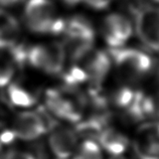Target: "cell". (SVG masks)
Segmentation results:
<instances>
[{
    "mask_svg": "<svg viewBox=\"0 0 159 159\" xmlns=\"http://www.w3.org/2000/svg\"><path fill=\"white\" fill-rule=\"evenodd\" d=\"M28 28L32 32L61 33L65 30L66 21L57 15V9L51 0H28L24 10Z\"/></svg>",
    "mask_w": 159,
    "mask_h": 159,
    "instance_id": "6da1fadb",
    "label": "cell"
},
{
    "mask_svg": "<svg viewBox=\"0 0 159 159\" xmlns=\"http://www.w3.org/2000/svg\"><path fill=\"white\" fill-rule=\"evenodd\" d=\"M66 52L69 51L75 61H79L92 51L94 43V29L92 24L85 17L74 16L66 20L65 24Z\"/></svg>",
    "mask_w": 159,
    "mask_h": 159,
    "instance_id": "7a4b0ae2",
    "label": "cell"
},
{
    "mask_svg": "<svg viewBox=\"0 0 159 159\" xmlns=\"http://www.w3.org/2000/svg\"><path fill=\"white\" fill-rule=\"evenodd\" d=\"M26 57L33 68L48 75H58L64 70L66 52L64 45L57 43L37 44L29 48Z\"/></svg>",
    "mask_w": 159,
    "mask_h": 159,
    "instance_id": "3957f363",
    "label": "cell"
},
{
    "mask_svg": "<svg viewBox=\"0 0 159 159\" xmlns=\"http://www.w3.org/2000/svg\"><path fill=\"white\" fill-rule=\"evenodd\" d=\"M111 57L122 75L130 79H138L147 75L153 61L146 52L135 48H112Z\"/></svg>",
    "mask_w": 159,
    "mask_h": 159,
    "instance_id": "277c9868",
    "label": "cell"
},
{
    "mask_svg": "<svg viewBox=\"0 0 159 159\" xmlns=\"http://www.w3.org/2000/svg\"><path fill=\"white\" fill-rule=\"evenodd\" d=\"M45 104L48 110L60 119L70 123L82 120L84 101L81 97L58 90H48L45 94Z\"/></svg>",
    "mask_w": 159,
    "mask_h": 159,
    "instance_id": "5b68a950",
    "label": "cell"
},
{
    "mask_svg": "<svg viewBox=\"0 0 159 159\" xmlns=\"http://www.w3.org/2000/svg\"><path fill=\"white\" fill-rule=\"evenodd\" d=\"M135 26L142 43L152 51L159 52V8L140 9L136 14Z\"/></svg>",
    "mask_w": 159,
    "mask_h": 159,
    "instance_id": "8992f818",
    "label": "cell"
},
{
    "mask_svg": "<svg viewBox=\"0 0 159 159\" xmlns=\"http://www.w3.org/2000/svg\"><path fill=\"white\" fill-rule=\"evenodd\" d=\"M48 130V122L43 115L35 112H21L15 117L10 132L14 138L32 141L39 139Z\"/></svg>",
    "mask_w": 159,
    "mask_h": 159,
    "instance_id": "52a82bcc",
    "label": "cell"
},
{
    "mask_svg": "<svg viewBox=\"0 0 159 159\" xmlns=\"http://www.w3.org/2000/svg\"><path fill=\"white\" fill-rule=\"evenodd\" d=\"M103 36L112 48H118L132 35V24L127 17L119 13L106 16L102 27Z\"/></svg>",
    "mask_w": 159,
    "mask_h": 159,
    "instance_id": "ba28073f",
    "label": "cell"
},
{
    "mask_svg": "<svg viewBox=\"0 0 159 159\" xmlns=\"http://www.w3.org/2000/svg\"><path fill=\"white\" fill-rule=\"evenodd\" d=\"M51 151L57 159H69L75 155L78 146V134L75 129L56 126L48 137Z\"/></svg>",
    "mask_w": 159,
    "mask_h": 159,
    "instance_id": "9c48e42d",
    "label": "cell"
},
{
    "mask_svg": "<svg viewBox=\"0 0 159 159\" xmlns=\"http://www.w3.org/2000/svg\"><path fill=\"white\" fill-rule=\"evenodd\" d=\"M78 61H82V66H80L85 70L88 80H90L96 87H100L109 74L111 66V58L106 52H93V49Z\"/></svg>",
    "mask_w": 159,
    "mask_h": 159,
    "instance_id": "30bf717a",
    "label": "cell"
},
{
    "mask_svg": "<svg viewBox=\"0 0 159 159\" xmlns=\"http://www.w3.org/2000/svg\"><path fill=\"white\" fill-rule=\"evenodd\" d=\"M100 146L112 156H119L129 147V138L113 127H107L98 137Z\"/></svg>",
    "mask_w": 159,
    "mask_h": 159,
    "instance_id": "8fae6325",
    "label": "cell"
},
{
    "mask_svg": "<svg viewBox=\"0 0 159 159\" xmlns=\"http://www.w3.org/2000/svg\"><path fill=\"white\" fill-rule=\"evenodd\" d=\"M134 151L138 159H159V138L139 128Z\"/></svg>",
    "mask_w": 159,
    "mask_h": 159,
    "instance_id": "7c38bea8",
    "label": "cell"
},
{
    "mask_svg": "<svg viewBox=\"0 0 159 159\" xmlns=\"http://www.w3.org/2000/svg\"><path fill=\"white\" fill-rule=\"evenodd\" d=\"M19 36V24L13 15L0 8V49L12 47Z\"/></svg>",
    "mask_w": 159,
    "mask_h": 159,
    "instance_id": "4fadbf2b",
    "label": "cell"
},
{
    "mask_svg": "<svg viewBox=\"0 0 159 159\" xmlns=\"http://www.w3.org/2000/svg\"><path fill=\"white\" fill-rule=\"evenodd\" d=\"M8 96H9L10 102L14 106L20 108L33 107L37 102L35 96L31 92H29L24 87L18 85V84H12L9 86Z\"/></svg>",
    "mask_w": 159,
    "mask_h": 159,
    "instance_id": "5bb4252c",
    "label": "cell"
},
{
    "mask_svg": "<svg viewBox=\"0 0 159 159\" xmlns=\"http://www.w3.org/2000/svg\"><path fill=\"white\" fill-rule=\"evenodd\" d=\"M73 159H103L101 147L94 140L84 141Z\"/></svg>",
    "mask_w": 159,
    "mask_h": 159,
    "instance_id": "9a60e30c",
    "label": "cell"
},
{
    "mask_svg": "<svg viewBox=\"0 0 159 159\" xmlns=\"http://www.w3.org/2000/svg\"><path fill=\"white\" fill-rule=\"evenodd\" d=\"M137 91H133L130 88H122L116 92V94L113 97V103L115 104L117 108L123 109L126 111L130 107L133 100L135 99Z\"/></svg>",
    "mask_w": 159,
    "mask_h": 159,
    "instance_id": "2e32d148",
    "label": "cell"
},
{
    "mask_svg": "<svg viewBox=\"0 0 159 159\" xmlns=\"http://www.w3.org/2000/svg\"><path fill=\"white\" fill-rule=\"evenodd\" d=\"M13 76V66L7 62H0V88L9 85Z\"/></svg>",
    "mask_w": 159,
    "mask_h": 159,
    "instance_id": "e0dca14e",
    "label": "cell"
},
{
    "mask_svg": "<svg viewBox=\"0 0 159 159\" xmlns=\"http://www.w3.org/2000/svg\"><path fill=\"white\" fill-rule=\"evenodd\" d=\"M2 159H35V158L32 154L28 152L22 151V150L12 149L4 154Z\"/></svg>",
    "mask_w": 159,
    "mask_h": 159,
    "instance_id": "ac0fdd59",
    "label": "cell"
},
{
    "mask_svg": "<svg viewBox=\"0 0 159 159\" xmlns=\"http://www.w3.org/2000/svg\"><path fill=\"white\" fill-rule=\"evenodd\" d=\"M89 7L96 10H102L106 8L112 3L113 0H82Z\"/></svg>",
    "mask_w": 159,
    "mask_h": 159,
    "instance_id": "d6986e66",
    "label": "cell"
},
{
    "mask_svg": "<svg viewBox=\"0 0 159 159\" xmlns=\"http://www.w3.org/2000/svg\"><path fill=\"white\" fill-rule=\"evenodd\" d=\"M9 117V109L0 103V127L3 126Z\"/></svg>",
    "mask_w": 159,
    "mask_h": 159,
    "instance_id": "ffe728a7",
    "label": "cell"
},
{
    "mask_svg": "<svg viewBox=\"0 0 159 159\" xmlns=\"http://www.w3.org/2000/svg\"><path fill=\"white\" fill-rule=\"evenodd\" d=\"M22 0H0V5L3 6H13L15 4L21 2Z\"/></svg>",
    "mask_w": 159,
    "mask_h": 159,
    "instance_id": "44dd1931",
    "label": "cell"
},
{
    "mask_svg": "<svg viewBox=\"0 0 159 159\" xmlns=\"http://www.w3.org/2000/svg\"><path fill=\"white\" fill-rule=\"evenodd\" d=\"M65 3L69 4V5H76L79 2H81L82 0H62Z\"/></svg>",
    "mask_w": 159,
    "mask_h": 159,
    "instance_id": "7402d4cb",
    "label": "cell"
},
{
    "mask_svg": "<svg viewBox=\"0 0 159 159\" xmlns=\"http://www.w3.org/2000/svg\"><path fill=\"white\" fill-rule=\"evenodd\" d=\"M110 159H129V158L125 157V156H122V155H119V156H112Z\"/></svg>",
    "mask_w": 159,
    "mask_h": 159,
    "instance_id": "603a6c76",
    "label": "cell"
},
{
    "mask_svg": "<svg viewBox=\"0 0 159 159\" xmlns=\"http://www.w3.org/2000/svg\"><path fill=\"white\" fill-rule=\"evenodd\" d=\"M3 149H2V145H1V143H0V159H2V157H3Z\"/></svg>",
    "mask_w": 159,
    "mask_h": 159,
    "instance_id": "cb8c5ba5",
    "label": "cell"
},
{
    "mask_svg": "<svg viewBox=\"0 0 159 159\" xmlns=\"http://www.w3.org/2000/svg\"><path fill=\"white\" fill-rule=\"evenodd\" d=\"M153 1H155V2H158V3H159V0H153Z\"/></svg>",
    "mask_w": 159,
    "mask_h": 159,
    "instance_id": "d4e9b609",
    "label": "cell"
}]
</instances>
